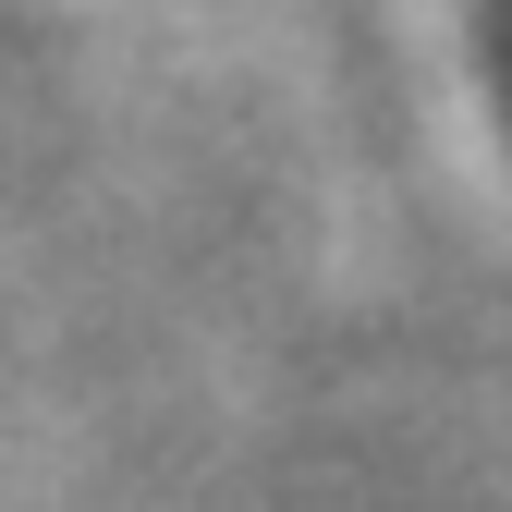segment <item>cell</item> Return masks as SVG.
<instances>
[{"label":"cell","mask_w":512,"mask_h":512,"mask_svg":"<svg viewBox=\"0 0 512 512\" xmlns=\"http://www.w3.org/2000/svg\"><path fill=\"white\" fill-rule=\"evenodd\" d=\"M476 25H488V49H500V74H512V0H476Z\"/></svg>","instance_id":"cell-1"}]
</instances>
